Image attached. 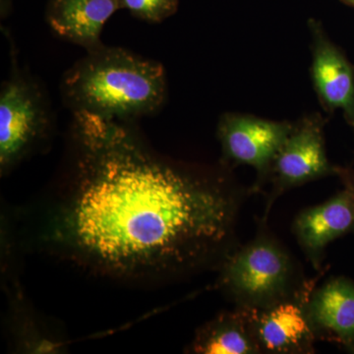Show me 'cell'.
<instances>
[{
  "label": "cell",
  "instance_id": "277c9868",
  "mask_svg": "<svg viewBox=\"0 0 354 354\" xmlns=\"http://www.w3.org/2000/svg\"><path fill=\"white\" fill-rule=\"evenodd\" d=\"M15 62L0 93V169L11 171L35 152L50 129L43 91Z\"/></svg>",
  "mask_w": 354,
  "mask_h": 354
},
{
  "label": "cell",
  "instance_id": "4fadbf2b",
  "mask_svg": "<svg viewBox=\"0 0 354 354\" xmlns=\"http://www.w3.org/2000/svg\"><path fill=\"white\" fill-rule=\"evenodd\" d=\"M179 0H120V9L129 11L137 19L160 23L176 13Z\"/></svg>",
  "mask_w": 354,
  "mask_h": 354
},
{
  "label": "cell",
  "instance_id": "7c38bea8",
  "mask_svg": "<svg viewBox=\"0 0 354 354\" xmlns=\"http://www.w3.org/2000/svg\"><path fill=\"white\" fill-rule=\"evenodd\" d=\"M186 353L194 354H261L249 310L234 306L202 325Z\"/></svg>",
  "mask_w": 354,
  "mask_h": 354
},
{
  "label": "cell",
  "instance_id": "8fae6325",
  "mask_svg": "<svg viewBox=\"0 0 354 354\" xmlns=\"http://www.w3.org/2000/svg\"><path fill=\"white\" fill-rule=\"evenodd\" d=\"M120 9V0H48L46 20L58 37L91 51L104 46V26Z\"/></svg>",
  "mask_w": 354,
  "mask_h": 354
},
{
  "label": "cell",
  "instance_id": "5b68a950",
  "mask_svg": "<svg viewBox=\"0 0 354 354\" xmlns=\"http://www.w3.org/2000/svg\"><path fill=\"white\" fill-rule=\"evenodd\" d=\"M327 120L319 113L305 114L292 128L272 160L266 187L264 214L267 221L274 203L293 188L325 177L339 176L342 167L332 164L326 150Z\"/></svg>",
  "mask_w": 354,
  "mask_h": 354
},
{
  "label": "cell",
  "instance_id": "8992f818",
  "mask_svg": "<svg viewBox=\"0 0 354 354\" xmlns=\"http://www.w3.org/2000/svg\"><path fill=\"white\" fill-rule=\"evenodd\" d=\"M293 122L266 120L252 114H221L216 127L220 142V162L234 169L249 165L256 171L252 194L264 193L272 160L290 134Z\"/></svg>",
  "mask_w": 354,
  "mask_h": 354
},
{
  "label": "cell",
  "instance_id": "3957f363",
  "mask_svg": "<svg viewBox=\"0 0 354 354\" xmlns=\"http://www.w3.org/2000/svg\"><path fill=\"white\" fill-rule=\"evenodd\" d=\"M216 272V288L234 306L253 310L302 295L325 272L307 279L297 258L262 220L252 239L235 247Z\"/></svg>",
  "mask_w": 354,
  "mask_h": 354
},
{
  "label": "cell",
  "instance_id": "30bf717a",
  "mask_svg": "<svg viewBox=\"0 0 354 354\" xmlns=\"http://www.w3.org/2000/svg\"><path fill=\"white\" fill-rule=\"evenodd\" d=\"M317 341L335 344L354 354V281L332 276L315 286L306 304Z\"/></svg>",
  "mask_w": 354,
  "mask_h": 354
},
{
  "label": "cell",
  "instance_id": "6da1fadb",
  "mask_svg": "<svg viewBox=\"0 0 354 354\" xmlns=\"http://www.w3.org/2000/svg\"><path fill=\"white\" fill-rule=\"evenodd\" d=\"M73 118L68 174L39 225L44 248L127 281L216 271L241 243L239 216L252 195L234 169L162 157L121 121Z\"/></svg>",
  "mask_w": 354,
  "mask_h": 354
},
{
  "label": "cell",
  "instance_id": "5bb4252c",
  "mask_svg": "<svg viewBox=\"0 0 354 354\" xmlns=\"http://www.w3.org/2000/svg\"><path fill=\"white\" fill-rule=\"evenodd\" d=\"M341 1L346 6L354 7V0H341Z\"/></svg>",
  "mask_w": 354,
  "mask_h": 354
},
{
  "label": "cell",
  "instance_id": "9c48e42d",
  "mask_svg": "<svg viewBox=\"0 0 354 354\" xmlns=\"http://www.w3.org/2000/svg\"><path fill=\"white\" fill-rule=\"evenodd\" d=\"M314 288L269 308L248 309L261 353H315L318 341L310 325L306 308Z\"/></svg>",
  "mask_w": 354,
  "mask_h": 354
},
{
  "label": "cell",
  "instance_id": "7a4b0ae2",
  "mask_svg": "<svg viewBox=\"0 0 354 354\" xmlns=\"http://www.w3.org/2000/svg\"><path fill=\"white\" fill-rule=\"evenodd\" d=\"M167 91L162 64L104 44L87 51L62 82V97L72 113L87 111L125 123L158 113Z\"/></svg>",
  "mask_w": 354,
  "mask_h": 354
},
{
  "label": "cell",
  "instance_id": "52a82bcc",
  "mask_svg": "<svg viewBox=\"0 0 354 354\" xmlns=\"http://www.w3.org/2000/svg\"><path fill=\"white\" fill-rule=\"evenodd\" d=\"M342 187L325 202L297 214L292 223L300 250L316 272L323 271L330 243L354 234V169L342 167L339 174Z\"/></svg>",
  "mask_w": 354,
  "mask_h": 354
},
{
  "label": "cell",
  "instance_id": "ba28073f",
  "mask_svg": "<svg viewBox=\"0 0 354 354\" xmlns=\"http://www.w3.org/2000/svg\"><path fill=\"white\" fill-rule=\"evenodd\" d=\"M312 83L325 113L339 111L354 133V66L320 21H308Z\"/></svg>",
  "mask_w": 354,
  "mask_h": 354
}]
</instances>
